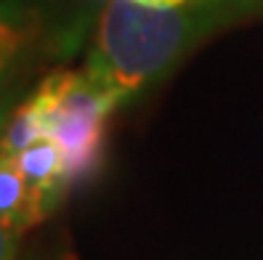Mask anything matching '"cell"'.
Wrapping results in <instances>:
<instances>
[{"label":"cell","instance_id":"52a82bcc","mask_svg":"<svg viewBox=\"0 0 263 260\" xmlns=\"http://www.w3.org/2000/svg\"><path fill=\"white\" fill-rule=\"evenodd\" d=\"M138 3H149V6H173V0H138Z\"/></svg>","mask_w":263,"mask_h":260},{"label":"cell","instance_id":"277c9868","mask_svg":"<svg viewBox=\"0 0 263 260\" xmlns=\"http://www.w3.org/2000/svg\"><path fill=\"white\" fill-rule=\"evenodd\" d=\"M51 212L53 207L32 189L16 159L0 154V226L19 239L40 226Z\"/></svg>","mask_w":263,"mask_h":260},{"label":"cell","instance_id":"6da1fadb","mask_svg":"<svg viewBox=\"0 0 263 260\" xmlns=\"http://www.w3.org/2000/svg\"><path fill=\"white\" fill-rule=\"evenodd\" d=\"M186 35L189 22L173 6L109 0L96 24L88 72L122 101L173 61Z\"/></svg>","mask_w":263,"mask_h":260},{"label":"cell","instance_id":"3957f363","mask_svg":"<svg viewBox=\"0 0 263 260\" xmlns=\"http://www.w3.org/2000/svg\"><path fill=\"white\" fill-rule=\"evenodd\" d=\"M48 35V19L35 0H0V90L32 61Z\"/></svg>","mask_w":263,"mask_h":260},{"label":"cell","instance_id":"8992f818","mask_svg":"<svg viewBox=\"0 0 263 260\" xmlns=\"http://www.w3.org/2000/svg\"><path fill=\"white\" fill-rule=\"evenodd\" d=\"M11 106V90H0V130H3V122L8 117ZM0 260H19L16 257V236L8 234L3 226H0Z\"/></svg>","mask_w":263,"mask_h":260},{"label":"cell","instance_id":"7a4b0ae2","mask_svg":"<svg viewBox=\"0 0 263 260\" xmlns=\"http://www.w3.org/2000/svg\"><path fill=\"white\" fill-rule=\"evenodd\" d=\"M32 98L43 112L45 138H51L64 157L67 186L88 181L104 159L106 122L120 98L88 69L51 72L32 90Z\"/></svg>","mask_w":263,"mask_h":260},{"label":"cell","instance_id":"5b68a950","mask_svg":"<svg viewBox=\"0 0 263 260\" xmlns=\"http://www.w3.org/2000/svg\"><path fill=\"white\" fill-rule=\"evenodd\" d=\"M11 159H16L24 178L32 183V189L51 207L61 202V196H64L69 186H67V173H64V157H61L59 146L51 138L35 141L32 146H27Z\"/></svg>","mask_w":263,"mask_h":260}]
</instances>
